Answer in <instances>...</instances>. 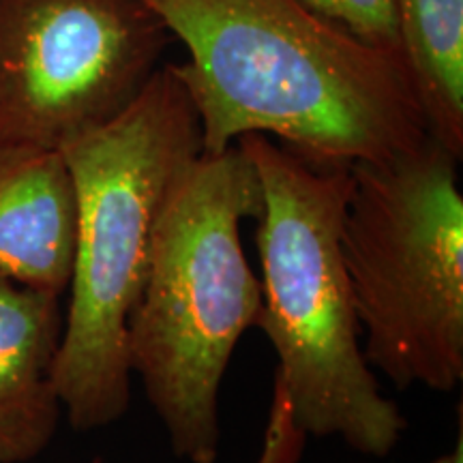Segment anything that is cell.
<instances>
[{"mask_svg": "<svg viewBox=\"0 0 463 463\" xmlns=\"http://www.w3.org/2000/svg\"><path fill=\"white\" fill-rule=\"evenodd\" d=\"M189 52L174 65L204 153L260 133L317 165L378 164L430 137L402 54L298 0H142Z\"/></svg>", "mask_w": 463, "mask_h": 463, "instance_id": "obj_1", "label": "cell"}, {"mask_svg": "<svg viewBox=\"0 0 463 463\" xmlns=\"http://www.w3.org/2000/svg\"><path fill=\"white\" fill-rule=\"evenodd\" d=\"M58 150L71 172L78 232L54 384L69 425L92 431L129 410L127 322L172 187L204 146L189 92L167 62L123 112Z\"/></svg>", "mask_w": 463, "mask_h": 463, "instance_id": "obj_2", "label": "cell"}, {"mask_svg": "<svg viewBox=\"0 0 463 463\" xmlns=\"http://www.w3.org/2000/svg\"><path fill=\"white\" fill-rule=\"evenodd\" d=\"M260 206L256 167L239 144L202 153L172 187L127 322L129 372L174 455L189 463L219 459L225 372L262 311V286L241 236Z\"/></svg>", "mask_w": 463, "mask_h": 463, "instance_id": "obj_3", "label": "cell"}, {"mask_svg": "<svg viewBox=\"0 0 463 463\" xmlns=\"http://www.w3.org/2000/svg\"><path fill=\"white\" fill-rule=\"evenodd\" d=\"M236 144L262 189L258 328L279 361L275 380L294 420L307 436L339 438L361 455L389 457L408 420L363 354L339 242L352 167L311 164L260 133Z\"/></svg>", "mask_w": 463, "mask_h": 463, "instance_id": "obj_4", "label": "cell"}, {"mask_svg": "<svg viewBox=\"0 0 463 463\" xmlns=\"http://www.w3.org/2000/svg\"><path fill=\"white\" fill-rule=\"evenodd\" d=\"M459 159L433 137L352 165L341 256L369 367L395 389L450 392L463 380Z\"/></svg>", "mask_w": 463, "mask_h": 463, "instance_id": "obj_5", "label": "cell"}, {"mask_svg": "<svg viewBox=\"0 0 463 463\" xmlns=\"http://www.w3.org/2000/svg\"><path fill=\"white\" fill-rule=\"evenodd\" d=\"M170 39L142 0H0V144L58 150L106 125Z\"/></svg>", "mask_w": 463, "mask_h": 463, "instance_id": "obj_6", "label": "cell"}, {"mask_svg": "<svg viewBox=\"0 0 463 463\" xmlns=\"http://www.w3.org/2000/svg\"><path fill=\"white\" fill-rule=\"evenodd\" d=\"M78 232V202L61 150L0 144V273L65 297Z\"/></svg>", "mask_w": 463, "mask_h": 463, "instance_id": "obj_7", "label": "cell"}, {"mask_svg": "<svg viewBox=\"0 0 463 463\" xmlns=\"http://www.w3.org/2000/svg\"><path fill=\"white\" fill-rule=\"evenodd\" d=\"M65 314L61 297L0 273V463H26L54 439L62 405L54 367Z\"/></svg>", "mask_w": 463, "mask_h": 463, "instance_id": "obj_8", "label": "cell"}, {"mask_svg": "<svg viewBox=\"0 0 463 463\" xmlns=\"http://www.w3.org/2000/svg\"><path fill=\"white\" fill-rule=\"evenodd\" d=\"M399 52L430 137L463 157V0H395Z\"/></svg>", "mask_w": 463, "mask_h": 463, "instance_id": "obj_9", "label": "cell"}, {"mask_svg": "<svg viewBox=\"0 0 463 463\" xmlns=\"http://www.w3.org/2000/svg\"><path fill=\"white\" fill-rule=\"evenodd\" d=\"M298 3L322 20L352 34L358 42L402 54L395 0H298Z\"/></svg>", "mask_w": 463, "mask_h": 463, "instance_id": "obj_10", "label": "cell"}, {"mask_svg": "<svg viewBox=\"0 0 463 463\" xmlns=\"http://www.w3.org/2000/svg\"><path fill=\"white\" fill-rule=\"evenodd\" d=\"M305 442L307 433L294 420L286 391L275 380L262 450H260L256 463H298L300 457H303Z\"/></svg>", "mask_w": 463, "mask_h": 463, "instance_id": "obj_11", "label": "cell"}, {"mask_svg": "<svg viewBox=\"0 0 463 463\" xmlns=\"http://www.w3.org/2000/svg\"><path fill=\"white\" fill-rule=\"evenodd\" d=\"M431 463H463V410L461 403L457 408V439H455V447L444 453L438 459H433Z\"/></svg>", "mask_w": 463, "mask_h": 463, "instance_id": "obj_12", "label": "cell"}]
</instances>
